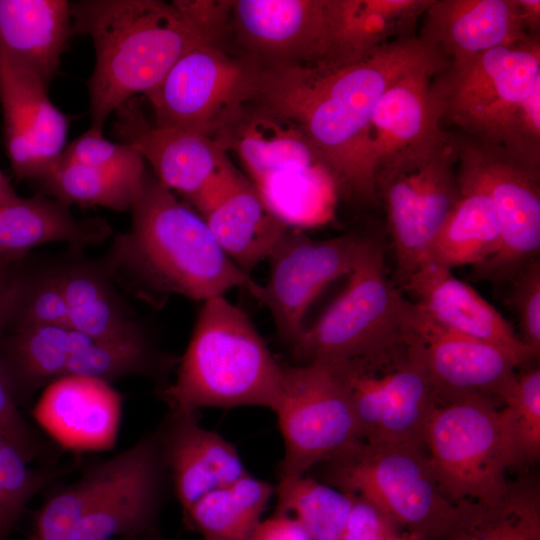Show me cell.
<instances>
[{"instance_id":"6da1fadb","label":"cell","mask_w":540,"mask_h":540,"mask_svg":"<svg viewBox=\"0 0 540 540\" xmlns=\"http://www.w3.org/2000/svg\"><path fill=\"white\" fill-rule=\"evenodd\" d=\"M449 62L409 36L353 62L310 67H260L251 105L301 129L331 173L339 196L380 203L371 122L378 100L398 78L420 66Z\"/></svg>"},{"instance_id":"7a4b0ae2","label":"cell","mask_w":540,"mask_h":540,"mask_svg":"<svg viewBox=\"0 0 540 540\" xmlns=\"http://www.w3.org/2000/svg\"><path fill=\"white\" fill-rule=\"evenodd\" d=\"M128 231L102 259L114 282L151 303L170 295L206 301L235 287L260 299L262 285L222 250L203 217L146 173Z\"/></svg>"},{"instance_id":"3957f363","label":"cell","mask_w":540,"mask_h":540,"mask_svg":"<svg viewBox=\"0 0 540 540\" xmlns=\"http://www.w3.org/2000/svg\"><path fill=\"white\" fill-rule=\"evenodd\" d=\"M71 15L72 34L88 35L95 48L89 128L100 132L111 114L152 90L188 49L209 41L173 2L81 0L71 2Z\"/></svg>"},{"instance_id":"277c9868","label":"cell","mask_w":540,"mask_h":540,"mask_svg":"<svg viewBox=\"0 0 540 540\" xmlns=\"http://www.w3.org/2000/svg\"><path fill=\"white\" fill-rule=\"evenodd\" d=\"M342 294L291 347L298 363L342 375L377 372L406 355L412 301L389 277L381 241L368 236Z\"/></svg>"},{"instance_id":"5b68a950","label":"cell","mask_w":540,"mask_h":540,"mask_svg":"<svg viewBox=\"0 0 540 540\" xmlns=\"http://www.w3.org/2000/svg\"><path fill=\"white\" fill-rule=\"evenodd\" d=\"M283 365L249 316L224 296L204 301L173 383L159 390L169 411L203 407L275 410Z\"/></svg>"},{"instance_id":"8992f818","label":"cell","mask_w":540,"mask_h":540,"mask_svg":"<svg viewBox=\"0 0 540 540\" xmlns=\"http://www.w3.org/2000/svg\"><path fill=\"white\" fill-rule=\"evenodd\" d=\"M320 465L322 482L368 500L419 540H448L461 521L463 504L443 495L422 444L361 441Z\"/></svg>"},{"instance_id":"52a82bcc","label":"cell","mask_w":540,"mask_h":540,"mask_svg":"<svg viewBox=\"0 0 540 540\" xmlns=\"http://www.w3.org/2000/svg\"><path fill=\"white\" fill-rule=\"evenodd\" d=\"M457 161L455 135L443 131L391 156L376 169V188L395 251L393 281L399 288L425 260L460 199Z\"/></svg>"},{"instance_id":"ba28073f","label":"cell","mask_w":540,"mask_h":540,"mask_svg":"<svg viewBox=\"0 0 540 540\" xmlns=\"http://www.w3.org/2000/svg\"><path fill=\"white\" fill-rule=\"evenodd\" d=\"M432 79L430 94L440 124L500 145L513 112L540 85L539 38L451 61Z\"/></svg>"},{"instance_id":"9c48e42d","label":"cell","mask_w":540,"mask_h":540,"mask_svg":"<svg viewBox=\"0 0 540 540\" xmlns=\"http://www.w3.org/2000/svg\"><path fill=\"white\" fill-rule=\"evenodd\" d=\"M472 396L436 404L423 443L434 478L452 503L491 504L506 493L508 460L500 409Z\"/></svg>"},{"instance_id":"30bf717a","label":"cell","mask_w":540,"mask_h":540,"mask_svg":"<svg viewBox=\"0 0 540 540\" xmlns=\"http://www.w3.org/2000/svg\"><path fill=\"white\" fill-rule=\"evenodd\" d=\"M455 140L459 184L490 197L500 226L497 252L472 267L473 276L501 287L539 255L540 167L499 145L463 134L455 135Z\"/></svg>"},{"instance_id":"8fae6325","label":"cell","mask_w":540,"mask_h":540,"mask_svg":"<svg viewBox=\"0 0 540 540\" xmlns=\"http://www.w3.org/2000/svg\"><path fill=\"white\" fill-rule=\"evenodd\" d=\"M259 69L248 57L230 55L219 44L197 43L145 94L154 124L223 142L253 98Z\"/></svg>"},{"instance_id":"7c38bea8","label":"cell","mask_w":540,"mask_h":540,"mask_svg":"<svg viewBox=\"0 0 540 540\" xmlns=\"http://www.w3.org/2000/svg\"><path fill=\"white\" fill-rule=\"evenodd\" d=\"M283 385L273 411L283 439L279 479L307 475L360 440L345 377L318 363L283 365Z\"/></svg>"},{"instance_id":"4fadbf2b","label":"cell","mask_w":540,"mask_h":540,"mask_svg":"<svg viewBox=\"0 0 540 540\" xmlns=\"http://www.w3.org/2000/svg\"><path fill=\"white\" fill-rule=\"evenodd\" d=\"M343 0H235L230 28L260 67L338 65Z\"/></svg>"},{"instance_id":"5bb4252c","label":"cell","mask_w":540,"mask_h":540,"mask_svg":"<svg viewBox=\"0 0 540 540\" xmlns=\"http://www.w3.org/2000/svg\"><path fill=\"white\" fill-rule=\"evenodd\" d=\"M367 238L349 233L316 240L296 229L287 230L269 257L270 274L259 301L268 307L280 337L290 347L306 327L310 304L329 283L349 275Z\"/></svg>"},{"instance_id":"9a60e30c","label":"cell","mask_w":540,"mask_h":540,"mask_svg":"<svg viewBox=\"0 0 540 540\" xmlns=\"http://www.w3.org/2000/svg\"><path fill=\"white\" fill-rule=\"evenodd\" d=\"M413 303V302H412ZM410 346L421 360L436 404L478 396L503 403L525 362L497 345L444 329L413 303Z\"/></svg>"},{"instance_id":"2e32d148","label":"cell","mask_w":540,"mask_h":540,"mask_svg":"<svg viewBox=\"0 0 540 540\" xmlns=\"http://www.w3.org/2000/svg\"><path fill=\"white\" fill-rule=\"evenodd\" d=\"M360 440L368 444H422L436 397L418 355L371 373L344 375Z\"/></svg>"},{"instance_id":"e0dca14e","label":"cell","mask_w":540,"mask_h":540,"mask_svg":"<svg viewBox=\"0 0 540 540\" xmlns=\"http://www.w3.org/2000/svg\"><path fill=\"white\" fill-rule=\"evenodd\" d=\"M0 101L13 172L20 180L38 182L65 149L70 117L51 102L39 78L2 53Z\"/></svg>"},{"instance_id":"ac0fdd59","label":"cell","mask_w":540,"mask_h":540,"mask_svg":"<svg viewBox=\"0 0 540 540\" xmlns=\"http://www.w3.org/2000/svg\"><path fill=\"white\" fill-rule=\"evenodd\" d=\"M113 134L146 160L156 179L191 199L226 163V145L203 133L150 124L131 99L115 112Z\"/></svg>"},{"instance_id":"d6986e66","label":"cell","mask_w":540,"mask_h":540,"mask_svg":"<svg viewBox=\"0 0 540 540\" xmlns=\"http://www.w3.org/2000/svg\"><path fill=\"white\" fill-rule=\"evenodd\" d=\"M153 434L182 514L208 493L249 474L237 448L202 427L196 412L169 411Z\"/></svg>"},{"instance_id":"ffe728a7","label":"cell","mask_w":540,"mask_h":540,"mask_svg":"<svg viewBox=\"0 0 540 540\" xmlns=\"http://www.w3.org/2000/svg\"><path fill=\"white\" fill-rule=\"evenodd\" d=\"M122 413V396L111 383L66 376L46 386L33 416L63 448L106 450L114 446Z\"/></svg>"},{"instance_id":"44dd1931","label":"cell","mask_w":540,"mask_h":540,"mask_svg":"<svg viewBox=\"0 0 540 540\" xmlns=\"http://www.w3.org/2000/svg\"><path fill=\"white\" fill-rule=\"evenodd\" d=\"M416 307L440 327L502 347L525 363L536 359L510 323L452 270L425 259L401 287Z\"/></svg>"},{"instance_id":"7402d4cb","label":"cell","mask_w":540,"mask_h":540,"mask_svg":"<svg viewBox=\"0 0 540 540\" xmlns=\"http://www.w3.org/2000/svg\"><path fill=\"white\" fill-rule=\"evenodd\" d=\"M418 38L449 62L530 37L518 0H433Z\"/></svg>"},{"instance_id":"603a6c76","label":"cell","mask_w":540,"mask_h":540,"mask_svg":"<svg viewBox=\"0 0 540 540\" xmlns=\"http://www.w3.org/2000/svg\"><path fill=\"white\" fill-rule=\"evenodd\" d=\"M111 234L105 219L78 220L69 205L43 192L0 202V265L18 263L32 249L48 243L82 249L104 242Z\"/></svg>"},{"instance_id":"cb8c5ba5","label":"cell","mask_w":540,"mask_h":540,"mask_svg":"<svg viewBox=\"0 0 540 540\" xmlns=\"http://www.w3.org/2000/svg\"><path fill=\"white\" fill-rule=\"evenodd\" d=\"M169 485L156 443L140 467L93 506L61 540H135L155 533Z\"/></svg>"},{"instance_id":"d4e9b609","label":"cell","mask_w":540,"mask_h":540,"mask_svg":"<svg viewBox=\"0 0 540 540\" xmlns=\"http://www.w3.org/2000/svg\"><path fill=\"white\" fill-rule=\"evenodd\" d=\"M72 35L70 1L0 0V52L47 87Z\"/></svg>"},{"instance_id":"484cf974","label":"cell","mask_w":540,"mask_h":540,"mask_svg":"<svg viewBox=\"0 0 540 540\" xmlns=\"http://www.w3.org/2000/svg\"><path fill=\"white\" fill-rule=\"evenodd\" d=\"M67 306L68 326L92 338L127 342L148 338L116 291L102 260L73 256L57 262Z\"/></svg>"},{"instance_id":"4316f807","label":"cell","mask_w":540,"mask_h":540,"mask_svg":"<svg viewBox=\"0 0 540 540\" xmlns=\"http://www.w3.org/2000/svg\"><path fill=\"white\" fill-rule=\"evenodd\" d=\"M449 62L415 68L393 82L375 107L371 140L376 169L391 156L441 134L431 94V80Z\"/></svg>"},{"instance_id":"83f0119b","label":"cell","mask_w":540,"mask_h":540,"mask_svg":"<svg viewBox=\"0 0 540 540\" xmlns=\"http://www.w3.org/2000/svg\"><path fill=\"white\" fill-rule=\"evenodd\" d=\"M89 337L68 325L1 333L0 370L18 406L65 377L73 353Z\"/></svg>"},{"instance_id":"f1b7e54d","label":"cell","mask_w":540,"mask_h":540,"mask_svg":"<svg viewBox=\"0 0 540 540\" xmlns=\"http://www.w3.org/2000/svg\"><path fill=\"white\" fill-rule=\"evenodd\" d=\"M148 434L127 450L93 464L75 482L50 496L37 511L29 540H61L98 502L122 485L155 448Z\"/></svg>"},{"instance_id":"f546056e","label":"cell","mask_w":540,"mask_h":540,"mask_svg":"<svg viewBox=\"0 0 540 540\" xmlns=\"http://www.w3.org/2000/svg\"><path fill=\"white\" fill-rule=\"evenodd\" d=\"M202 217L226 255L248 274L269 259L289 229L244 177Z\"/></svg>"},{"instance_id":"4dcf8cb0","label":"cell","mask_w":540,"mask_h":540,"mask_svg":"<svg viewBox=\"0 0 540 540\" xmlns=\"http://www.w3.org/2000/svg\"><path fill=\"white\" fill-rule=\"evenodd\" d=\"M460 199L431 242L425 259L452 270L472 267L492 257L500 245V226L490 197L461 185Z\"/></svg>"},{"instance_id":"1f68e13d","label":"cell","mask_w":540,"mask_h":540,"mask_svg":"<svg viewBox=\"0 0 540 540\" xmlns=\"http://www.w3.org/2000/svg\"><path fill=\"white\" fill-rule=\"evenodd\" d=\"M274 492V486L249 473L203 496L183 513V521L203 540H253Z\"/></svg>"},{"instance_id":"d6a6232c","label":"cell","mask_w":540,"mask_h":540,"mask_svg":"<svg viewBox=\"0 0 540 540\" xmlns=\"http://www.w3.org/2000/svg\"><path fill=\"white\" fill-rule=\"evenodd\" d=\"M432 0H343L341 61L353 62L411 32Z\"/></svg>"},{"instance_id":"836d02e7","label":"cell","mask_w":540,"mask_h":540,"mask_svg":"<svg viewBox=\"0 0 540 540\" xmlns=\"http://www.w3.org/2000/svg\"><path fill=\"white\" fill-rule=\"evenodd\" d=\"M461 504V521L448 540H540V494L533 483L510 482L491 504Z\"/></svg>"},{"instance_id":"e575fe53","label":"cell","mask_w":540,"mask_h":540,"mask_svg":"<svg viewBox=\"0 0 540 540\" xmlns=\"http://www.w3.org/2000/svg\"><path fill=\"white\" fill-rule=\"evenodd\" d=\"M145 176L113 173L60 157L38 182L44 194L67 205L98 206L122 212L131 210Z\"/></svg>"},{"instance_id":"d590c367","label":"cell","mask_w":540,"mask_h":540,"mask_svg":"<svg viewBox=\"0 0 540 540\" xmlns=\"http://www.w3.org/2000/svg\"><path fill=\"white\" fill-rule=\"evenodd\" d=\"M275 512L296 518L310 540H342L353 495L308 475L279 479Z\"/></svg>"},{"instance_id":"8d00e7d4","label":"cell","mask_w":540,"mask_h":540,"mask_svg":"<svg viewBox=\"0 0 540 540\" xmlns=\"http://www.w3.org/2000/svg\"><path fill=\"white\" fill-rule=\"evenodd\" d=\"M500 409L508 468L522 469L540 457V369L517 374Z\"/></svg>"},{"instance_id":"74e56055","label":"cell","mask_w":540,"mask_h":540,"mask_svg":"<svg viewBox=\"0 0 540 540\" xmlns=\"http://www.w3.org/2000/svg\"><path fill=\"white\" fill-rule=\"evenodd\" d=\"M31 458L0 432V540H8L28 502L67 471V466L31 467Z\"/></svg>"},{"instance_id":"f35d334b","label":"cell","mask_w":540,"mask_h":540,"mask_svg":"<svg viewBox=\"0 0 540 540\" xmlns=\"http://www.w3.org/2000/svg\"><path fill=\"white\" fill-rule=\"evenodd\" d=\"M24 261L13 310L2 333L40 326L68 325L57 263L28 268Z\"/></svg>"},{"instance_id":"ab89813d","label":"cell","mask_w":540,"mask_h":540,"mask_svg":"<svg viewBox=\"0 0 540 540\" xmlns=\"http://www.w3.org/2000/svg\"><path fill=\"white\" fill-rule=\"evenodd\" d=\"M61 158L123 175L146 174L145 161L133 147L109 141L90 128L64 149Z\"/></svg>"},{"instance_id":"60d3db41","label":"cell","mask_w":540,"mask_h":540,"mask_svg":"<svg viewBox=\"0 0 540 540\" xmlns=\"http://www.w3.org/2000/svg\"><path fill=\"white\" fill-rule=\"evenodd\" d=\"M508 302L516 313L522 343L536 358L540 353V261L527 262L510 280Z\"/></svg>"},{"instance_id":"b9f144b4","label":"cell","mask_w":540,"mask_h":540,"mask_svg":"<svg viewBox=\"0 0 540 540\" xmlns=\"http://www.w3.org/2000/svg\"><path fill=\"white\" fill-rule=\"evenodd\" d=\"M499 146L540 167V85L515 109Z\"/></svg>"},{"instance_id":"7bdbcfd3","label":"cell","mask_w":540,"mask_h":540,"mask_svg":"<svg viewBox=\"0 0 540 540\" xmlns=\"http://www.w3.org/2000/svg\"><path fill=\"white\" fill-rule=\"evenodd\" d=\"M0 432L15 441L31 458L49 459V448L35 429L24 419L19 411L12 392L0 370Z\"/></svg>"},{"instance_id":"ee69618b","label":"cell","mask_w":540,"mask_h":540,"mask_svg":"<svg viewBox=\"0 0 540 540\" xmlns=\"http://www.w3.org/2000/svg\"><path fill=\"white\" fill-rule=\"evenodd\" d=\"M400 532L374 504L353 495L342 540H392Z\"/></svg>"},{"instance_id":"f6af8a7d","label":"cell","mask_w":540,"mask_h":540,"mask_svg":"<svg viewBox=\"0 0 540 540\" xmlns=\"http://www.w3.org/2000/svg\"><path fill=\"white\" fill-rule=\"evenodd\" d=\"M185 19L207 40L219 44L230 27L233 1L175 0L172 1Z\"/></svg>"},{"instance_id":"bcb514c9","label":"cell","mask_w":540,"mask_h":540,"mask_svg":"<svg viewBox=\"0 0 540 540\" xmlns=\"http://www.w3.org/2000/svg\"><path fill=\"white\" fill-rule=\"evenodd\" d=\"M253 540H310V537L296 518L274 512L259 522Z\"/></svg>"},{"instance_id":"7dc6e473","label":"cell","mask_w":540,"mask_h":540,"mask_svg":"<svg viewBox=\"0 0 540 540\" xmlns=\"http://www.w3.org/2000/svg\"><path fill=\"white\" fill-rule=\"evenodd\" d=\"M23 261L0 265V334L5 330L13 310Z\"/></svg>"},{"instance_id":"c3c4849f","label":"cell","mask_w":540,"mask_h":540,"mask_svg":"<svg viewBox=\"0 0 540 540\" xmlns=\"http://www.w3.org/2000/svg\"><path fill=\"white\" fill-rule=\"evenodd\" d=\"M522 21L530 37H539L540 30V1L518 0Z\"/></svg>"},{"instance_id":"681fc988","label":"cell","mask_w":540,"mask_h":540,"mask_svg":"<svg viewBox=\"0 0 540 540\" xmlns=\"http://www.w3.org/2000/svg\"><path fill=\"white\" fill-rule=\"evenodd\" d=\"M13 186L9 182L8 178L0 170V202H4L17 197Z\"/></svg>"},{"instance_id":"f907efd6","label":"cell","mask_w":540,"mask_h":540,"mask_svg":"<svg viewBox=\"0 0 540 540\" xmlns=\"http://www.w3.org/2000/svg\"><path fill=\"white\" fill-rule=\"evenodd\" d=\"M392 540H419L407 533L400 532Z\"/></svg>"},{"instance_id":"816d5d0a","label":"cell","mask_w":540,"mask_h":540,"mask_svg":"<svg viewBox=\"0 0 540 540\" xmlns=\"http://www.w3.org/2000/svg\"><path fill=\"white\" fill-rule=\"evenodd\" d=\"M141 540H168V539H164L158 535H156L155 533H152V534H148V535H145L141 538Z\"/></svg>"},{"instance_id":"f5cc1de1","label":"cell","mask_w":540,"mask_h":540,"mask_svg":"<svg viewBox=\"0 0 540 540\" xmlns=\"http://www.w3.org/2000/svg\"><path fill=\"white\" fill-rule=\"evenodd\" d=\"M0 78H1V53H0Z\"/></svg>"},{"instance_id":"db71d44e","label":"cell","mask_w":540,"mask_h":540,"mask_svg":"<svg viewBox=\"0 0 540 540\" xmlns=\"http://www.w3.org/2000/svg\"><path fill=\"white\" fill-rule=\"evenodd\" d=\"M116 540H126V539H124V538H120V539H116Z\"/></svg>"}]
</instances>
